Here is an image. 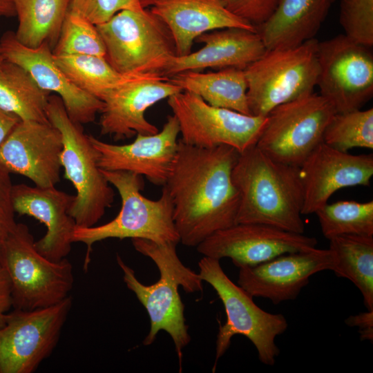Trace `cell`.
I'll return each mask as SVG.
<instances>
[{"label": "cell", "mask_w": 373, "mask_h": 373, "mask_svg": "<svg viewBox=\"0 0 373 373\" xmlns=\"http://www.w3.org/2000/svg\"><path fill=\"white\" fill-rule=\"evenodd\" d=\"M240 153L220 145L202 148L178 140L166 186L173 204L180 242L197 247L213 233L236 224L240 204L232 181Z\"/></svg>", "instance_id": "cell-1"}, {"label": "cell", "mask_w": 373, "mask_h": 373, "mask_svg": "<svg viewBox=\"0 0 373 373\" xmlns=\"http://www.w3.org/2000/svg\"><path fill=\"white\" fill-rule=\"evenodd\" d=\"M232 181L240 204L236 223H258L304 233L299 167L276 161L254 146L240 153Z\"/></svg>", "instance_id": "cell-2"}, {"label": "cell", "mask_w": 373, "mask_h": 373, "mask_svg": "<svg viewBox=\"0 0 373 373\" xmlns=\"http://www.w3.org/2000/svg\"><path fill=\"white\" fill-rule=\"evenodd\" d=\"M135 249L151 258L160 272L159 280L150 285L142 284L134 270L127 265L119 254L117 262L123 272L127 288L133 291L146 309L151 328L143 344H152L161 330L171 337L182 370V350L189 343L191 336L184 316V304L178 292L181 286L186 293L202 291L203 280L198 273L186 267L179 258L177 242L157 243L143 238H132Z\"/></svg>", "instance_id": "cell-3"}, {"label": "cell", "mask_w": 373, "mask_h": 373, "mask_svg": "<svg viewBox=\"0 0 373 373\" xmlns=\"http://www.w3.org/2000/svg\"><path fill=\"white\" fill-rule=\"evenodd\" d=\"M102 171L118 191L122 206L117 216L107 223L75 227L73 242L86 246L83 265L85 271L90 262L93 245L103 240L143 238L157 243L180 242L173 221V204L165 186L160 198L153 200L140 193L144 186L143 176L126 171Z\"/></svg>", "instance_id": "cell-4"}, {"label": "cell", "mask_w": 373, "mask_h": 373, "mask_svg": "<svg viewBox=\"0 0 373 373\" xmlns=\"http://www.w3.org/2000/svg\"><path fill=\"white\" fill-rule=\"evenodd\" d=\"M28 226L17 223L0 248V265L11 287L14 309L31 310L56 305L68 298L74 285L67 258L48 259L36 248Z\"/></svg>", "instance_id": "cell-5"}, {"label": "cell", "mask_w": 373, "mask_h": 373, "mask_svg": "<svg viewBox=\"0 0 373 373\" xmlns=\"http://www.w3.org/2000/svg\"><path fill=\"white\" fill-rule=\"evenodd\" d=\"M46 113L49 122L61 134V167L76 191L69 213L77 227L94 226L115 198L111 184L98 165V153L82 124L68 115L58 95H50Z\"/></svg>", "instance_id": "cell-6"}, {"label": "cell", "mask_w": 373, "mask_h": 373, "mask_svg": "<svg viewBox=\"0 0 373 373\" xmlns=\"http://www.w3.org/2000/svg\"><path fill=\"white\" fill-rule=\"evenodd\" d=\"M199 275L209 283L222 301L227 321L220 325L216 343L213 370L219 358L228 350L234 335L247 338L255 346L259 360L273 365L280 353L276 336L288 327L287 321L281 314H271L259 307L251 296L236 285L223 271L220 260L204 256L198 262Z\"/></svg>", "instance_id": "cell-7"}, {"label": "cell", "mask_w": 373, "mask_h": 373, "mask_svg": "<svg viewBox=\"0 0 373 373\" xmlns=\"http://www.w3.org/2000/svg\"><path fill=\"white\" fill-rule=\"evenodd\" d=\"M318 40L267 50L244 71L251 115L267 116L283 104L309 95L318 75Z\"/></svg>", "instance_id": "cell-8"}, {"label": "cell", "mask_w": 373, "mask_h": 373, "mask_svg": "<svg viewBox=\"0 0 373 373\" xmlns=\"http://www.w3.org/2000/svg\"><path fill=\"white\" fill-rule=\"evenodd\" d=\"M96 28L106 48L105 58L122 75H161L176 56L169 27L151 9L122 10Z\"/></svg>", "instance_id": "cell-9"}, {"label": "cell", "mask_w": 373, "mask_h": 373, "mask_svg": "<svg viewBox=\"0 0 373 373\" xmlns=\"http://www.w3.org/2000/svg\"><path fill=\"white\" fill-rule=\"evenodd\" d=\"M336 113L327 99L314 93L279 105L267 115L256 146L276 161L299 167L323 142Z\"/></svg>", "instance_id": "cell-10"}, {"label": "cell", "mask_w": 373, "mask_h": 373, "mask_svg": "<svg viewBox=\"0 0 373 373\" xmlns=\"http://www.w3.org/2000/svg\"><path fill=\"white\" fill-rule=\"evenodd\" d=\"M183 143L202 148L226 145L240 153L256 145L267 116L246 115L211 106L200 96L182 90L168 98Z\"/></svg>", "instance_id": "cell-11"}, {"label": "cell", "mask_w": 373, "mask_h": 373, "mask_svg": "<svg viewBox=\"0 0 373 373\" xmlns=\"http://www.w3.org/2000/svg\"><path fill=\"white\" fill-rule=\"evenodd\" d=\"M73 305L60 303L31 310L8 312L0 326V373H33L58 344Z\"/></svg>", "instance_id": "cell-12"}, {"label": "cell", "mask_w": 373, "mask_h": 373, "mask_svg": "<svg viewBox=\"0 0 373 373\" xmlns=\"http://www.w3.org/2000/svg\"><path fill=\"white\" fill-rule=\"evenodd\" d=\"M372 47L345 34L318 41L316 86L336 113L361 109L373 95Z\"/></svg>", "instance_id": "cell-13"}, {"label": "cell", "mask_w": 373, "mask_h": 373, "mask_svg": "<svg viewBox=\"0 0 373 373\" xmlns=\"http://www.w3.org/2000/svg\"><path fill=\"white\" fill-rule=\"evenodd\" d=\"M316 238L258 223H236L219 230L200 242L204 256L231 258L238 267L254 266L280 255L316 247Z\"/></svg>", "instance_id": "cell-14"}, {"label": "cell", "mask_w": 373, "mask_h": 373, "mask_svg": "<svg viewBox=\"0 0 373 373\" xmlns=\"http://www.w3.org/2000/svg\"><path fill=\"white\" fill-rule=\"evenodd\" d=\"M182 89L158 73L135 75L109 91L102 99L99 124L102 135L115 141L137 134L152 135L157 128L145 117L146 111Z\"/></svg>", "instance_id": "cell-15"}, {"label": "cell", "mask_w": 373, "mask_h": 373, "mask_svg": "<svg viewBox=\"0 0 373 373\" xmlns=\"http://www.w3.org/2000/svg\"><path fill=\"white\" fill-rule=\"evenodd\" d=\"M333 265L329 249L287 253L256 265L238 267V285L251 296L278 305L296 299L312 275L332 270Z\"/></svg>", "instance_id": "cell-16"}, {"label": "cell", "mask_w": 373, "mask_h": 373, "mask_svg": "<svg viewBox=\"0 0 373 373\" xmlns=\"http://www.w3.org/2000/svg\"><path fill=\"white\" fill-rule=\"evenodd\" d=\"M61 134L50 123L20 121L0 146V165L30 179L35 186L60 181Z\"/></svg>", "instance_id": "cell-17"}, {"label": "cell", "mask_w": 373, "mask_h": 373, "mask_svg": "<svg viewBox=\"0 0 373 373\" xmlns=\"http://www.w3.org/2000/svg\"><path fill=\"white\" fill-rule=\"evenodd\" d=\"M179 133V124L173 115L167 117L160 131L152 135L137 134L130 144H110L92 135L89 138L98 153L102 170L131 171L163 186L177 154Z\"/></svg>", "instance_id": "cell-18"}, {"label": "cell", "mask_w": 373, "mask_h": 373, "mask_svg": "<svg viewBox=\"0 0 373 373\" xmlns=\"http://www.w3.org/2000/svg\"><path fill=\"white\" fill-rule=\"evenodd\" d=\"M303 187V215L328 203L337 190L369 186L373 175V155H352L321 143L299 166Z\"/></svg>", "instance_id": "cell-19"}, {"label": "cell", "mask_w": 373, "mask_h": 373, "mask_svg": "<svg viewBox=\"0 0 373 373\" xmlns=\"http://www.w3.org/2000/svg\"><path fill=\"white\" fill-rule=\"evenodd\" d=\"M0 46L6 60L23 68L41 88L61 98L72 120L82 125L95 120L104 106L103 102L68 79L56 64L48 44L28 48L18 41L15 32L8 31L2 35Z\"/></svg>", "instance_id": "cell-20"}, {"label": "cell", "mask_w": 373, "mask_h": 373, "mask_svg": "<svg viewBox=\"0 0 373 373\" xmlns=\"http://www.w3.org/2000/svg\"><path fill=\"white\" fill-rule=\"evenodd\" d=\"M75 195L55 186H12V202L15 213L31 216L43 223L45 235L35 242L37 249L54 261L67 257L71 251L76 224L69 213Z\"/></svg>", "instance_id": "cell-21"}, {"label": "cell", "mask_w": 373, "mask_h": 373, "mask_svg": "<svg viewBox=\"0 0 373 373\" xmlns=\"http://www.w3.org/2000/svg\"><path fill=\"white\" fill-rule=\"evenodd\" d=\"M204 44L199 50L172 57L161 72L170 77L186 70L207 68L245 70L260 58L267 48L257 31L227 28L204 33L195 39Z\"/></svg>", "instance_id": "cell-22"}, {"label": "cell", "mask_w": 373, "mask_h": 373, "mask_svg": "<svg viewBox=\"0 0 373 373\" xmlns=\"http://www.w3.org/2000/svg\"><path fill=\"white\" fill-rule=\"evenodd\" d=\"M150 9L169 27L178 57L191 52L196 38L208 32L227 28L257 31L220 0H153Z\"/></svg>", "instance_id": "cell-23"}, {"label": "cell", "mask_w": 373, "mask_h": 373, "mask_svg": "<svg viewBox=\"0 0 373 373\" xmlns=\"http://www.w3.org/2000/svg\"><path fill=\"white\" fill-rule=\"evenodd\" d=\"M334 0H279L256 27L267 50L298 46L315 38Z\"/></svg>", "instance_id": "cell-24"}, {"label": "cell", "mask_w": 373, "mask_h": 373, "mask_svg": "<svg viewBox=\"0 0 373 373\" xmlns=\"http://www.w3.org/2000/svg\"><path fill=\"white\" fill-rule=\"evenodd\" d=\"M169 80L211 106L250 115L244 70L225 68L206 73L186 70L169 77Z\"/></svg>", "instance_id": "cell-25"}, {"label": "cell", "mask_w": 373, "mask_h": 373, "mask_svg": "<svg viewBox=\"0 0 373 373\" xmlns=\"http://www.w3.org/2000/svg\"><path fill=\"white\" fill-rule=\"evenodd\" d=\"M71 0H12L18 26L15 37L22 45L36 48L47 44L52 50Z\"/></svg>", "instance_id": "cell-26"}, {"label": "cell", "mask_w": 373, "mask_h": 373, "mask_svg": "<svg viewBox=\"0 0 373 373\" xmlns=\"http://www.w3.org/2000/svg\"><path fill=\"white\" fill-rule=\"evenodd\" d=\"M49 97L21 66L6 59L0 65V108L4 111L21 121L50 123L46 113Z\"/></svg>", "instance_id": "cell-27"}, {"label": "cell", "mask_w": 373, "mask_h": 373, "mask_svg": "<svg viewBox=\"0 0 373 373\" xmlns=\"http://www.w3.org/2000/svg\"><path fill=\"white\" fill-rule=\"evenodd\" d=\"M329 241L332 271L350 280L361 291L367 309L373 310V236L342 235Z\"/></svg>", "instance_id": "cell-28"}, {"label": "cell", "mask_w": 373, "mask_h": 373, "mask_svg": "<svg viewBox=\"0 0 373 373\" xmlns=\"http://www.w3.org/2000/svg\"><path fill=\"white\" fill-rule=\"evenodd\" d=\"M53 57L73 84L101 101L109 91L135 75L119 73L104 57L53 55Z\"/></svg>", "instance_id": "cell-29"}, {"label": "cell", "mask_w": 373, "mask_h": 373, "mask_svg": "<svg viewBox=\"0 0 373 373\" xmlns=\"http://www.w3.org/2000/svg\"><path fill=\"white\" fill-rule=\"evenodd\" d=\"M316 214L327 238L342 235L373 236V201L341 200L325 204Z\"/></svg>", "instance_id": "cell-30"}, {"label": "cell", "mask_w": 373, "mask_h": 373, "mask_svg": "<svg viewBox=\"0 0 373 373\" xmlns=\"http://www.w3.org/2000/svg\"><path fill=\"white\" fill-rule=\"evenodd\" d=\"M323 142L343 152L353 148L373 149V108L336 113L323 134Z\"/></svg>", "instance_id": "cell-31"}, {"label": "cell", "mask_w": 373, "mask_h": 373, "mask_svg": "<svg viewBox=\"0 0 373 373\" xmlns=\"http://www.w3.org/2000/svg\"><path fill=\"white\" fill-rule=\"evenodd\" d=\"M54 55H84L106 57V48L96 26L84 17L68 10Z\"/></svg>", "instance_id": "cell-32"}, {"label": "cell", "mask_w": 373, "mask_h": 373, "mask_svg": "<svg viewBox=\"0 0 373 373\" xmlns=\"http://www.w3.org/2000/svg\"><path fill=\"white\" fill-rule=\"evenodd\" d=\"M339 22L346 36L372 47L373 0H341Z\"/></svg>", "instance_id": "cell-33"}, {"label": "cell", "mask_w": 373, "mask_h": 373, "mask_svg": "<svg viewBox=\"0 0 373 373\" xmlns=\"http://www.w3.org/2000/svg\"><path fill=\"white\" fill-rule=\"evenodd\" d=\"M153 0H71L69 10L99 25L117 12L140 10L151 7Z\"/></svg>", "instance_id": "cell-34"}, {"label": "cell", "mask_w": 373, "mask_h": 373, "mask_svg": "<svg viewBox=\"0 0 373 373\" xmlns=\"http://www.w3.org/2000/svg\"><path fill=\"white\" fill-rule=\"evenodd\" d=\"M279 0H220L231 13L256 27L265 22Z\"/></svg>", "instance_id": "cell-35"}, {"label": "cell", "mask_w": 373, "mask_h": 373, "mask_svg": "<svg viewBox=\"0 0 373 373\" xmlns=\"http://www.w3.org/2000/svg\"><path fill=\"white\" fill-rule=\"evenodd\" d=\"M10 174L0 165V248L17 224L12 202L13 184Z\"/></svg>", "instance_id": "cell-36"}, {"label": "cell", "mask_w": 373, "mask_h": 373, "mask_svg": "<svg viewBox=\"0 0 373 373\" xmlns=\"http://www.w3.org/2000/svg\"><path fill=\"white\" fill-rule=\"evenodd\" d=\"M350 327L358 328L361 341H371L373 339V310H367L356 315L350 316L345 321Z\"/></svg>", "instance_id": "cell-37"}, {"label": "cell", "mask_w": 373, "mask_h": 373, "mask_svg": "<svg viewBox=\"0 0 373 373\" xmlns=\"http://www.w3.org/2000/svg\"><path fill=\"white\" fill-rule=\"evenodd\" d=\"M11 287L8 277L0 265V326H1L12 307Z\"/></svg>", "instance_id": "cell-38"}, {"label": "cell", "mask_w": 373, "mask_h": 373, "mask_svg": "<svg viewBox=\"0 0 373 373\" xmlns=\"http://www.w3.org/2000/svg\"><path fill=\"white\" fill-rule=\"evenodd\" d=\"M20 121L15 115L0 108V146Z\"/></svg>", "instance_id": "cell-39"}, {"label": "cell", "mask_w": 373, "mask_h": 373, "mask_svg": "<svg viewBox=\"0 0 373 373\" xmlns=\"http://www.w3.org/2000/svg\"><path fill=\"white\" fill-rule=\"evenodd\" d=\"M16 16L12 0H0V17Z\"/></svg>", "instance_id": "cell-40"}, {"label": "cell", "mask_w": 373, "mask_h": 373, "mask_svg": "<svg viewBox=\"0 0 373 373\" xmlns=\"http://www.w3.org/2000/svg\"><path fill=\"white\" fill-rule=\"evenodd\" d=\"M5 60L4 57L2 53V50L0 46V65L2 64V62Z\"/></svg>", "instance_id": "cell-41"}]
</instances>
